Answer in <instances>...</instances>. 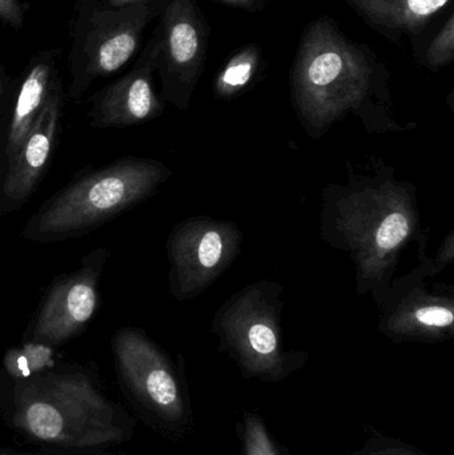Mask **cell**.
<instances>
[{
  "instance_id": "cell-1",
  "label": "cell",
  "mask_w": 454,
  "mask_h": 455,
  "mask_svg": "<svg viewBox=\"0 0 454 455\" xmlns=\"http://www.w3.org/2000/svg\"><path fill=\"white\" fill-rule=\"evenodd\" d=\"M0 417L40 448L108 451L135 432L132 417L103 392L95 371L58 361L27 379L0 369Z\"/></svg>"
},
{
  "instance_id": "cell-2",
  "label": "cell",
  "mask_w": 454,
  "mask_h": 455,
  "mask_svg": "<svg viewBox=\"0 0 454 455\" xmlns=\"http://www.w3.org/2000/svg\"><path fill=\"white\" fill-rule=\"evenodd\" d=\"M386 64L365 43L344 34L331 16L307 24L291 69L293 96L304 114L324 117L386 99Z\"/></svg>"
},
{
  "instance_id": "cell-3",
  "label": "cell",
  "mask_w": 454,
  "mask_h": 455,
  "mask_svg": "<svg viewBox=\"0 0 454 455\" xmlns=\"http://www.w3.org/2000/svg\"><path fill=\"white\" fill-rule=\"evenodd\" d=\"M167 176L159 163L139 157L75 176L31 216L21 237L34 243L82 237L135 207Z\"/></svg>"
},
{
  "instance_id": "cell-4",
  "label": "cell",
  "mask_w": 454,
  "mask_h": 455,
  "mask_svg": "<svg viewBox=\"0 0 454 455\" xmlns=\"http://www.w3.org/2000/svg\"><path fill=\"white\" fill-rule=\"evenodd\" d=\"M167 0L112 8L100 0H79L69 52L68 98L77 101L96 80L111 76L133 58L144 31Z\"/></svg>"
},
{
  "instance_id": "cell-5",
  "label": "cell",
  "mask_w": 454,
  "mask_h": 455,
  "mask_svg": "<svg viewBox=\"0 0 454 455\" xmlns=\"http://www.w3.org/2000/svg\"><path fill=\"white\" fill-rule=\"evenodd\" d=\"M109 257L108 248H95L83 257L79 269L56 278L43 297L23 341L56 349L83 333L98 309L99 285Z\"/></svg>"
},
{
  "instance_id": "cell-6",
  "label": "cell",
  "mask_w": 454,
  "mask_h": 455,
  "mask_svg": "<svg viewBox=\"0 0 454 455\" xmlns=\"http://www.w3.org/2000/svg\"><path fill=\"white\" fill-rule=\"evenodd\" d=\"M157 26L162 37L157 72L163 98L186 107L207 60L210 23L197 0H167Z\"/></svg>"
},
{
  "instance_id": "cell-7",
  "label": "cell",
  "mask_w": 454,
  "mask_h": 455,
  "mask_svg": "<svg viewBox=\"0 0 454 455\" xmlns=\"http://www.w3.org/2000/svg\"><path fill=\"white\" fill-rule=\"evenodd\" d=\"M117 381L140 411L172 422L183 411L180 390L170 363L154 342L135 328H122L112 337Z\"/></svg>"
},
{
  "instance_id": "cell-8",
  "label": "cell",
  "mask_w": 454,
  "mask_h": 455,
  "mask_svg": "<svg viewBox=\"0 0 454 455\" xmlns=\"http://www.w3.org/2000/svg\"><path fill=\"white\" fill-rule=\"evenodd\" d=\"M159 26L141 51L132 68L90 99V125L99 130L125 128L148 122L162 111L154 88L160 58Z\"/></svg>"
},
{
  "instance_id": "cell-9",
  "label": "cell",
  "mask_w": 454,
  "mask_h": 455,
  "mask_svg": "<svg viewBox=\"0 0 454 455\" xmlns=\"http://www.w3.org/2000/svg\"><path fill=\"white\" fill-rule=\"evenodd\" d=\"M63 109L60 82L53 80L47 100L27 135L15 159L10 163L4 189L5 215L20 210L44 175L58 140Z\"/></svg>"
},
{
  "instance_id": "cell-10",
  "label": "cell",
  "mask_w": 454,
  "mask_h": 455,
  "mask_svg": "<svg viewBox=\"0 0 454 455\" xmlns=\"http://www.w3.org/2000/svg\"><path fill=\"white\" fill-rule=\"evenodd\" d=\"M365 24L389 43L402 44L405 37H416L450 0H344Z\"/></svg>"
},
{
  "instance_id": "cell-11",
  "label": "cell",
  "mask_w": 454,
  "mask_h": 455,
  "mask_svg": "<svg viewBox=\"0 0 454 455\" xmlns=\"http://www.w3.org/2000/svg\"><path fill=\"white\" fill-rule=\"evenodd\" d=\"M53 80L52 63L50 59H44L31 66L19 85L12 108L8 112L7 156L10 163L15 159L39 116Z\"/></svg>"
},
{
  "instance_id": "cell-12",
  "label": "cell",
  "mask_w": 454,
  "mask_h": 455,
  "mask_svg": "<svg viewBox=\"0 0 454 455\" xmlns=\"http://www.w3.org/2000/svg\"><path fill=\"white\" fill-rule=\"evenodd\" d=\"M263 51L256 43H247L229 56L216 79V92L231 96L247 87L263 64Z\"/></svg>"
},
{
  "instance_id": "cell-13",
  "label": "cell",
  "mask_w": 454,
  "mask_h": 455,
  "mask_svg": "<svg viewBox=\"0 0 454 455\" xmlns=\"http://www.w3.org/2000/svg\"><path fill=\"white\" fill-rule=\"evenodd\" d=\"M56 363L55 347L24 342L11 347L2 361V371L13 379H27L42 373Z\"/></svg>"
},
{
  "instance_id": "cell-14",
  "label": "cell",
  "mask_w": 454,
  "mask_h": 455,
  "mask_svg": "<svg viewBox=\"0 0 454 455\" xmlns=\"http://www.w3.org/2000/svg\"><path fill=\"white\" fill-rule=\"evenodd\" d=\"M454 60V15L450 13L444 26L421 53V64L431 71L450 66Z\"/></svg>"
},
{
  "instance_id": "cell-15",
  "label": "cell",
  "mask_w": 454,
  "mask_h": 455,
  "mask_svg": "<svg viewBox=\"0 0 454 455\" xmlns=\"http://www.w3.org/2000/svg\"><path fill=\"white\" fill-rule=\"evenodd\" d=\"M410 233V223L402 213L388 216L378 232V248L391 251L399 246Z\"/></svg>"
},
{
  "instance_id": "cell-16",
  "label": "cell",
  "mask_w": 454,
  "mask_h": 455,
  "mask_svg": "<svg viewBox=\"0 0 454 455\" xmlns=\"http://www.w3.org/2000/svg\"><path fill=\"white\" fill-rule=\"evenodd\" d=\"M250 344L259 355H268L276 350L277 341L274 331L264 323H258L250 329Z\"/></svg>"
},
{
  "instance_id": "cell-17",
  "label": "cell",
  "mask_w": 454,
  "mask_h": 455,
  "mask_svg": "<svg viewBox=\"0 0 454 455\" xmlns=\"http://www.w3.org/2000/svg\"><path fill=\"white\" fill-rule=\"evenodd\" d=\"M8 112L3 115L2 119H0V216L5 215L4 189L5 183H7L8 170H10V160L7 156Z\"/></svg>"
},
{
  "instance_id": "cell-18",
  "label": "cell",
  "mask_w": 454,
  "mask_h": 455,
  "mask_svg": "<svg viewBox=\"0 0 454 455\" xmlns=\"http://www.w3.org/2000/svg\"><path fill=\"white\" fill-rule=\"evenodd\" d=\"M416 318L423 325L432 328H445L453 323L452 310L442 307H426L416 312Z\"/></svg>"
},
{
  "instance_id": "cell-19",
  "label": "cell",
  "mask_w": 454,
  "mask_h": 455,
  "mask_svg": "<svg viewBox=\"0 0 454 455\" xmlns=\"http://www.w3.org/2000/svg\"><path fill=\"white\" fill-rule=\"evenodd\" d=\"M0 20L15 28L23 27L24 12L18 0H0Z\"/></svg>"
},
{
  "instance_id": "cell-20",
  "label": "cell",
  "mask_w": 454,
  "mask_h": 455,
  "mask_svg": "<svg viewBox=\"0 0 454 455\" xmlns=\"http://www.w3.org/2000/svg\"><path fill=\"white\" fill-rule=\"evenodd\" d=\"M0 455H127L109 451H66V449L42 448L37 451H0Z\"/></svg>"
},
{
  "instance_id": "cell-21",
  "label": "cell",
  "mask_w": 454,
  "mask_h": 455,
  "mask_svg": "<svg viewBox=\"0 0 454 455\" xmlns=\"http://www.w3.org/2000/svg\"><path fill=\"white\" fill-rule=\"evenodd\" d=\"M215 2L223 3V4L236 8V10L258 12V11L263 10L266 7L268 0H215Z\"/></svg>"
},
{
  "instance_id": "cell-22",
  "label": "cell",
  "mask_w": 454,
  "mask_h": 455,
  "mask_svg": "<svg viewBox=\"0 0 454 455\" xmlns=\"http://www.w3.org/2000/svg\"><path fill=\"white\" fill-rule=\"evenodd\" d=\"M7 104H8V90L7 83H5L4 77H3L2 72H0V119L3 115L7 114Z\"/></svg>"
},
{
  "instance_id": "cell-23",
  "label": "cell",
  "mask_w": 454,
  "mask_h": 455,
  "mask_svg": "<svg viewBox=\"0 0 454 455\" xmlns=\"http://www.w3.org/2000/svg\"><path fill=\"white\" fill-rule=\"evenodd\" d=\"M104 4L112 8H124L128 5L138 4V3L147 2V0H100Z\"/></svg>"
},
{
  "instance_id": "cell-24",
  "label": "cell",
  "mask_w": 454,
  "mask_h": 455,
  "mask_svg": "<svg viewBox=\"0 0 454 455\" xmlns=\"http://www.w3.org/2000/svg\"><path fill=\"white\" fill-rule=\"evenodd\" d=\"M255 455H268V454H266V453H264V451H263V453H258V454H255Z\"/></svg>"
}]
</instances>
